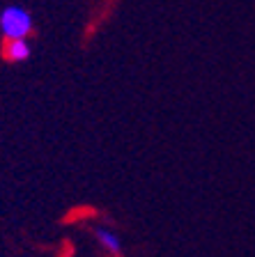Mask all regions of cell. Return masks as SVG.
<instances>
[{
	"mask_svg": "<svg viewBox=\"0 0 255 257\" xmlns=\"http://www.w3.org/2000/svg\"><path fill=\"white\" fill-rule=\"evenodd\" d=\"M0 28L5 32V37H23L26 39L32 30V19L21 7H7L0 14Z\"/></svg>",
	"mask_w": 255,
	"mask_h": 257,
	"instance_id": "6da1fadb",
	"label": "cell"
},
{
	"mask_svg": "<svg viewBox=\"0 0 255 257\" xmlns=\"http://www.w3.org/2000/svg\"><path fill=\"white\" fill-rule=\"evenodd\" d=\"M3 53L12 62H21V60H28L30 46H28V42H23V37H7L5 46H3Z\"/></svg>",
	"mask_w": 255,
	"mask_h": 257,
	"instance_id": "7a4b0ae2",
	"label": "cell"
},
{
	"mask_svg": "<svg viewBox=\"0 0 255 257\" xmlns=\"http://www.w3.org/2000/svg\"><path fill=\"white\" fill-rule=\"evenodd\" d=\"M97 239L104 243V246L108 248V250H113V252H117L120 250V241H117V236L115 234H111V232H106V230H97Z\"/></svg>",
	"mask_w": 255,
	"mask_h": 257,
	"instance_id": "3957f363",
	"label": "cell"
}]
</instances>
